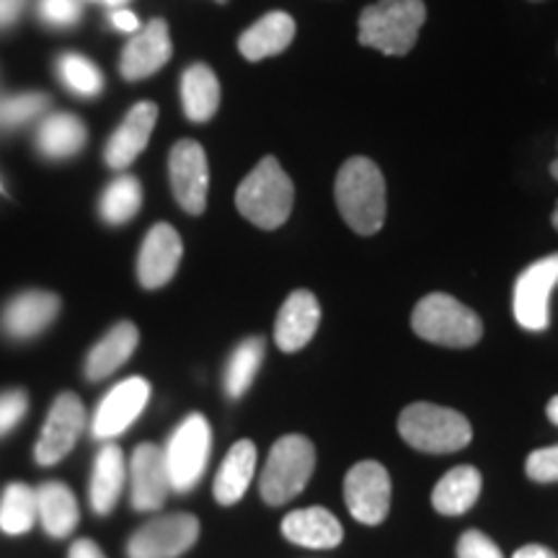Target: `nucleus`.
Listing matches in <instances>:
<instances>
[{
	"mask_svg": "<svg viewBox=\"0 0 558 558\" xmlns=\"http://www.w3.org/2000/svg\"><path fill=\"white\" fill-rule=\"evenodd\" d=\"M140 333L137 326L130 324V320H122V324L111 326V329L104 333V337L96 341L94 349L86 357V378L90 383H99L109 378L111 373H117L124 362L132 357V352L137 349Z\"/></svg>",
	"mask_w": 558,
	"mask_h": 558,
	"instance_id": "23",
	"label": "nucleus"
},
{
	"mask_svg": "<svg viewBox=\"0 0 558 558\" xmlns=\"http://www.w3.org/2000/svg\"><path fill=\"white\" fill-rule=\"evenodd\" d=\"M295 202V186L277 158H262V163L241 181L235 192V207L248 222L262 230L284 226Z\"/></svg>",
	"mask_w": 558,
	"mask_h": 558,
	"instance_id": "2",
	"label": "nucleus"
},
{
	"mask_svg": "<svg viewBox=\"0 0 558 558\" xmlns=\"http://www.w3.org/2000/svg\"><path fill=\"white\" fill-rule=\"evenodd\" d=\"M68 558H107V556H104V550L96 546L94 541L81 538V541H75L73 546H70Z\"/></svg>",
	"mask_w": 558,
	"mask_h": 558,
	"instance_id": "40",
	"label": "nucleus"
},
{
	"mask_svg": "<svg viewBox=\"0 0 558 558\" xmlns=\"http://www.w3.org/2000/svg\"><path fill=\"white\" fill-rule=\"evenodd\" d=\"M199 538V520L177 512L145 522L128 541L130 558H177L186 554Z\"/></svg>",
	"mask_w": 558,
	"mask_h": 558,
	"instance_id": "9",
	"label": "nucleus"
},
{
	"mask_svg": "<svg viewBox=\"0 0 558 558\" xmlns=\"http://www.w3.org/2000/svg\"><path fill=\"white\" fill-rule=\"evenodd\" d=\"M295 39V19L284 11H271L241 34L239 50L246 60L259 62L284 52Z\"/></svg>",
	"mask_w": 558,
	"mask_h": 558,
	"instance_id": "21",
	"label": "nucleus"
},
{
	"mask_svg": "<svg viewBox=\"0 0 558 558\" xmlns=\"http://www.w3.org/2000/svg\"><path fill=\"white\" fill-rule=\"evenodd\" d=\"M218 3H226V0H218Z\"/></svg>",
	"mask_w": 558,
	"mask_h": 558,
	"instance_id": "47",
	"label": "nucleus"
},
{
	"mask_svg": "<svg viewBox=\"0 0 558 558\" xmlns=\"http://www.w3.org/2000/svg\"><path fill=\"white\" fill-rule=\"evenodd\" d=\"M213 432L202 414H190L173 429L163 448L166 471H169L171 492L186 494L199 484L209 463Z\"/></svg>",
	"mask_w": 558,
	"mask_h": 558,
	"instance_id": "7",
	"label": "nucleus"
},
{
	"mask_svg": "<svg viewBox=\"0 0 558 558\" xmlns=\"http://www.w3.org/2000/svg\"><path fill=\"white\" fill-rule=\"evenodd\" d=\"M424 19L427 9L422 0H378L362 11L360 45L401 58L416 45Z\"/></svg>",
	"mask_w": 558,
	"mask_h": 558,
	"instance_id": "3",
	"label": "nucleus"
},
{
	"mask_svg": "<svg viewBox=\"0 0 558 558\" xmlns=\"http://www.w3.org/2000/svg\"><path fill=\"white\" fill-rule=\"evenodd\" d=\"M411 329L418 339L452 349L473 347L484 337V324L476 313L445 292H432L418 300L411 316Z\"/></svg>",
	"mask_w": 558,
	"mask_h": 558,
	"instance_id": "4",
	"label": "nucleus"
},
{
	"mask_svg": "<svg viewBox=\"0 0 558 558\" xmlns=\"http://www.w3.org/2000/svg\"><path fill=\"white\" fill-rule=\"evenodd\" d=\"M558 288V254L533 262L514 282L512 308L522 329L546 331L550 324V295Z\"/></svg>",
	"mask_w": 558,
	"mask_h": 558,
	"instance_id": "8",
	"label": "nucleus"
},
{
	"mask_svg": "<svg viewBox=\"0 0 558 558\" xmlns=\"http://www.w3.org/2000/svg\"><path fill=\"white\" fill-rule=\"evenodd\" d=\"M546 414H548L550 422H554L556 427H558V396H554V399L548 401V409H546Z\"/></svg>",
	"mask_w": 558,
	"mask_h": 558,
	"instance_id": "43",
	"label": "nucleus"
},
{
	"mask_svg": "<svg viewBox=\"0 0 558 558\" xmlns=\"http://www.w3.org/2000/svg\"><path fill=\"white\" fill-rule=\"evenodd\" d=\"M169 177L173 197L190 215H202L207 207L209 166L197 140H179L169 156Z\"/></svg>",
	"mask_w": 558,
	"mask_h": 558,
	"instance_id": "12",
	"label": "nucleus"
},
{
	"mask_svg": "<svg viewBox=\"0 0 558 558\" xmlns=\"http://www.w3.org/2000/svg\"><path fill=\"white\" fill-rule=\"evenodd\" d=\"M58 75L62 86H65L70 94L81 96V99H94V96H99L104 90L101 70L88 58H83V54H62L58 60Z\"/></svg>",
	"mask_w": 558,
	"mask_h": 558,
	"instance_id": "32",
	"label": "nucleus"
},
{
	"mask_svg": "<svg viewBox=\"0 0 558 558\" xmlns=\"http://www.w3.org/2000/svg\"><path fill=\"white\" fill-rule=\"evenodd\" d=\"M86 140V124L75 114H50L37 128V150L50 160H65L78 156Z\"/></svg>",
	"mask_w": 558,
	"mask_h": 558,
	"instance_id": "27",
	"label": "nucleus"
},
{
	"mask_svg": "<svg viewBox=\"0 0 558 558\" xmlns=\"http://www.w3.org/2000/svg\"><path fill=\"white\" fill-rule=\"evenodd\" d=\"M512 558H558L554 550L546 546H538V543H530V546H522Z\"/></svg>",
	"mask_w": 558,
	"mask_h": 558,
	"instance_id": "41",
	"label": "nucleus"
},
{
	"mask_svg": "<svg viewBox=\"0 0 558 558\" xmlns=\"http://www.w3.org/2000/svg\"><path fill=\"white\" fill-rule=\"evenodd\" d=\"M181 107L192 122H209L220 107V83L218 75L207 65L186 68L181 75Z\"/></svg>",
	"mask_w": 558,
	"mask_h": 558,
	"instance_id": "28",
	"label": "nucleus"
},
{
	"mask_svg": "<svg viewBox=\"0 0 558 558\" xmlns=\"http://www.w3.org/2000/svg\"><path fill=\"white\" fill-rule=\"evenodd\" d=\"M86 427V409L83 401L75 393H60L54 399L50 414H47L45 427L37 439V448H34V458L39 465H54L75 448L78 437Z\"/></svg>",
	"mask_w": 558,
	"mask_h": 558,
	"instance_id": "11",
	"label": "nucleus"
},
{
	"mask_svg": "<svg viewBox=\"0 0 558 558\" xmlns=\"http://www.w3.org/2000/svg\"><path fill=\"white\" fill-rule=\"evenodd\" d=\"M130 501L137 512H156L163 507L171 492L169 471H166L163 448L158 445H137L130 458Z\"/></svg>",
	"mask_w": 558,
	"mask_h": 558,
	"instance_id": "14",
	"label": "nucleus"
},
{
	"mask_svg": "<svg viewBox=\"0 0 558 558\" xmlns=\"http://www.w3.org/2000/svg\"><path fill=\"white\" fill-rule=\"evenodd\" d=\"M181 254L179 233L169 222H156L145 235L143 246H140L137 256V279L145 290H158L169 284L173 275H177Z\"/></svg>",
	"mask_w": 558,
	"mask_h": 558,
	"instance_id": "15",
	"label": "nucleus"
},
{
	"mask_svg": "<svg viewBox=\"0 0 558 558\" xmlns=\"http://www.w3.org/2000/svg\"><path fill=\"white\" fill-rule=\"evenodd\" d=\"M37 522V492L26 484H11L0 494V530L5 535L29 533Z\"/></svg>",
	"mask_w": 558,
	"mask_h": 558,
	"instance_id": "31",
	"label": "nucleus"
},
{
	"mask_svg": "<svg viewBox=\"0 0 558 558\" xmlns=\"http://www.w3.org/2000/svg\"><path fill=\"white\" fill-rule=\"evenodd\" d=\"M78 501L65 484L47 481L37 488V520L50 538H68L78 525Z\"/></svg>",
	"mask_w": 558,
	"mask_h": 558,
	"instance_id": "26",
	"label": "nucleus"
},
{
	"mask_svg": "<svg viewBox=\"0 0 558 558\" xmlns=\"http://www.w3.org/2000/svg\"><path fill=\"white\" fill-rule=\"evenodd\" d=\"M550 177H554V179L558 181V158L554 160V163H550Z\"/></svg>",
	"mask_w": 558,
	"mask_h": 558,
	"instance_id": "44",
	"label": "nucleus"
},
{
	"mask_svg": "<svg viewBox=\"0 0 558 558\" xmlns=\"http://www.w3.org/2000/svg\"><path fill=\"white\" fill-rule=\"evenodd\" d=\"M264 352H267V344H264L262 337L243 339L241 344L230 352L226 375H222V386H226L228 399H241V396L251 388V383L256 380V373H259L264 362Z\"/></svg>",
	"mask_w": 558,
	"mask_h": 558,
	"instance_id": "29",
	"label": "nucleus"
},
{
	"mask_svg": "<svg viewBox=\"0 0 558 558\" xmlns=\"http://www.w3.org/2000/svg\"><path fill=\"white\" fill-rule=\"evenodd\" d=\"M316 469V448L308 437L284 435L271 445L267 465L259 478L262 499L271 507L288 505L295 499L313 476Z\"/></svg>",
	"mask_w": 558,
	"mask_h": 558,
	"instance_id": "6",
	"label": "nucleus"
},
{
	"mask_svg": "<svg viewBox=\"0 0 558 558\" xmlns=\"http://www.w3.org/2000/svg\"><path fill=\"white\" fill-rule=\"evenodd\" d=\"M481 486H484V481H481V473L473 465H458V469L448 471L437 481L435 492H432V507L439 514L458 518V514H465L476 505Z\"/></svg>",
	"mask_w": 558,
	"mask_h": 558,
	"instance_id": "25",
	"label": "nucleus"
},
{
	"mask_svg": "<svg viewBox=\"0 0 558 558\" xmlns=\"http://www.w3.org/2000/svg\"><path fill=\"white\" fill-rule=\"evenodd\" d=\"M26 407H29V401H26L24 390H5V393H0V435H9L16 427L26 414Z\"/></svg>",
	"mask_w": 558,
	"mask_h": 558,
	"instance_id": "37",
	"label": "nucleus"
},
{
	"mask_svg": "<svg viewBox=\"0 0 558 558\" xmlns=\"http://www.w3.org/2000/svg\"><path fill=\"white\" fill-rule=\"evenodd\" d=\"M535 3H538V0H535Z\"/></svg>",
	"mask_w": 558,
	"mask_h": 558,
	"instance_id": "48",
	"label": "nucleus"
},
{
	"mask_svg": "<svg viewBox=\"0 0 558 558\" xmlns=\"http://www.w3.org/2000/svg\"><path fill=\"white\" fill-rule=\"evenodd\" d=\"M50 107L47 94H13L0 96V130H19L32 120L41 117V111Z\"/></svg>",
	"mask_w": 558,
	"mask_h": 558,
	"instance_id": "33",
	"label": "nucleus"
},
{
	"mask_svg": "<svg viewBox=\"0 0 558 558\" xmlns=\"http://www.w3.org/2000/svg\"><path fill=\"white\" fill-rule=\"evenodd\" d=\"M148 401L150 383L145 378H128L117 383L96 407L94 418H90V435L96 439L120 437L122 432H128L137 422Z\"/></svg>",
	"mask_w": 558,
	"mask_h": 558,
	"instance_id": "13",
	"label": "nucleus"
},
{
	"mask_svg": "<svg viewBox=\"0 0 558 558\" xmlns=\"http://www.w3.org/2000/svg\"><path fill=\"white\" fill-rule=\"evenodd\" d=\"M282 535L295 546L311 550H329L337 548L344 541V527L324 507H305L290 512L282 520Z\"/></svg>",
	"mask_w": 558,
	"mask_h": 558,
	"instance_id": "20",
	"label": "nucleus"
},
{
	"mask_svg": "<svg viewBox=\"0 0 558 558\" xmlns=\"http://www.w3.org/2000/svg\"><path fill=\"white\" fill-rule=\"evenodd\" d=\"M256 445L251 439H241L235 442L233 448L228 450L226 460L220 463L218 476H215L213 484V494L218 499V505L230 507V505H239L246 494V488L251 486L256 473Z\"/></svg>",
	"mask_w": 558,
	"mask_h": 558,
	"instance_id": "24",
	"label": "nucleus"
},
{
	"mask_svg": "<svg viewBox=\"0 0 558 558\" xmlns=\"http://www.w3.org/2000/svg\"><path fill=\"white\" fill-rule=\"evenodd\" d=\"M171 37L163 19H153L145 29H140L122 50L120 73L128 81H143L158 73L171 60Z\"/></svg>",
	"mask_w": 558,
	"mask_h": 558,
	"instance_id": "16",
	"label": "nucleus"
},
{
	"mask_svg": "<svg viewBox=\"0 0 558 558\" xmlns=\"http://www.w3.org/2000/svg\"><path fill=\"white\" fill-rule=\"evenodd\" d=\"M458 558H505L501 548L481 530H469L458 541Z\"/></svg>",
	"mask_w": 558,
	"mask_h": 558,
	"instance_id": "36",
	"label": "nucleus"
},
{
	"mask_svg": "<svg viewBox=\"0 0 558 558\" xmlns=\"http://www.w3.org/2000/svg\"><path fill=\"white\" fill-rule=\"evenodd\" d=\"M344 501L349 514L362 525H380L390 509V476L386 465L362 460L344 478Z\"/></svg>",
	"mask_w": 558,
	"mask_h": 558,
	"instance_id": "10",
	"label": "nucleus"
},
{
	"mask_svg": "<svg viewBox=\"0 0 558 558\" xmlns=\"http://www.w3.org/2000/svg\"><path fill=\"white\" fill-rule=\"evenodd\" d=\"M158 120V107L153 101H140L130 109V114L124 117V122L114 130V135L109 137L107 150H104V160H107L109 169L124 171L135 163V158L148 148V140L153 135Z\"/></svg>",
	"mask_w": 558,
	"mask_h": 558,
	"instance_id": "17",
	"label": "nucleus"
},
{
	"mask_svg": "<svg viewBox=\"0 0 558 558\" xmlns=\"http://www.w3.org/2000/svg\"><path fill=\"white\" fill-rule=\"evenodd\" d=\"M128 484V460L117 445H104L90 473L88 499L96 514H109Z\"/></svg>",
	"mask_w": 558,
	"mask_h": 558,
	"instance_id": "22",
	"label": "nucleus"
},
{
	"mask_svg": "<svg viewBox=\"0 0 558 558\" xmlns=\"http://www.w3.org/2000/svg\"><path fill=\"white\" fill-rule=\"evenodd\" d=\"M0 192H3V184H0Z\"/></svg>",
	"mask_w": 558,
	"mask_h": 558,
	"instance_id": "46",
	"label": "nucleus"
},
{
	"mask_svg": "<svg viewBox=\"0 0 558 558\" xmlns=\"http://www.w3.org/2000/svg\"><path fill=\"white\" fill-rule=\"evenodd\" d=\"M525 473L538 484H556L558 481V445L554 448L533 450L525 460Z\"/></svg>",
	"mask_w": 558,
	"mask_h": 558,
	"instance_id": "35",
	"label": "nucleus"
},
{
	"mask_svg": "<svg viewBox=\"0 0 558 558\" xmlns=\"http://www.w3.org/2000/svg\"><path fill=\"white\" fill-rule=\"evenodd\" d=\"M550 220H554V228L558 230V202H556V209H554V218H550Z\"/></svg>",
	"mask_w": 558,
	"mask_h": 558,
	"instance_id": "45",
	"label": "nucleus"
},
{
	"mask_svg": "<svg viewBox=\"0 0 558 558\" xmlns=\"http://www.w3.org/2000/svg\"><path fill=\"white\" fill-rule=\"evenodd\" d=\"M60 298L45 290H29L11 298L0 313V326L11 339L37 337L58 318Z\"/></svg>",
	"mask_w": 558,
	"mask_h": 558,
	"instance_id": "18",
	"label": "nucleus"
},
{
	"mask_svg": "<svg viewBox=\"0 0 558 558\" xmlns=\"http://www.w3.org/2000/svg\"><path fill=\"white\" fill-rule=\"evenodd\" d=\"M320 324V303L311 290H295L284 300L275 320V341L282 352H298L316 337Z\"/></svg>",
	"mask_w": 558,
	"mask_h": 558,
	"instance_id": "19",
	"label": "nucleus"
},
{
	"mask_svg": "<svg viewBox=\"0 0 558 558\" xmlns=\"http://www.w3.org/2000/svg\"><path fill=\"white\" fill-rule=\"evenodd\" d=\"M140 205H143V186L135 177L122 173L104 190L99 213L109 226H124L140 213Z\"/></svg>",
	"mask_w": 558,
	"mask_h": 558,
	"instance_id": "30",
	"label": "nucleus"
},
{
	"mask_svg": "<svg viewBox=\"0 0 558 558\" xmlns=\"http://www.w3.org/2000/svg\"><path fill=\"white\" fill-rule=\"evenodd\" d=\"M88 3H99V5H104V9L114 11V9H124V5H128L130 0H88Z\"/></svg>",
	"mask_w": 558,
	"mask_h": 558,
	"instance_id": "42",
	"label": "nucleus"
},
{
	"mask_svg": "<svg viewBox=\"0 0 558 558\" xmlns=\"http://www.w3.org/2000/svg\"><path fill=\"white\" fill-rule=\"evenodd\" d=\"M333 197L341 218L357 235L378 233L386 222V179L369 158H349L341 166Z\"/></svg>",
	"mask_w": 558,
	"mask_h": 558,
	"instance_id": "1",
	"label": "nucleus"
},
{
	"mask_svg": "<svg viewBox=\"0 0 558 558\" xmlns=\"http://www.w3.org/2000/svg\"><path fill=\"white\" fill-rule=\"evenodd\" d=\"M37 16L52 29H70L83 16V0H37Z\"/></svg>",
	"mask_w": 558,
	"mask_h": 558,
	"instance_id": "34",
	"label": "nucleus"
},
{
	"mask_svg": "<svg viewBox=\"0 0 558 558\" xmlns=\"http://www.w3.org/2000/svg\"><path fill=\"white\" fill-rule=\"evenodd\" d=\"M399 435L414 450L422 452H458L471 442V422L460 411L437 403H411L399 416Z\"/></svg>",
	"mask_w": 558,
	"mask_h": 558,
	"instance_id": "5",
	"label": "nucleus"
},
{
	"mask_svg": "<svg viewBox=\"0 0 558 558\" xmlns=\"http://www.w3.org/2000/svg\"><path fill=\"white\" fill-rule=\"evenodd\" d=\"M26 0H0V29H11L21 19Z\"/></svg>",
	"mask_w": 558,
	"mask_h": 558,
	"instance_id": "39",
	"label": "nucleus"
},
{
	"mask_svg": "<svg viewBox=\"0 0 558 558\" xmlns=\"http://www.w3.org/2000/svg\"><path fill=\"white\" fill-rule=\"evenodd\" d=\"M109 24L114 26L117 32H124V34H137L140 32V21L130 9H114V11H111L109 13Z\"/></svg>",
	"mask_w": 558,
	"mask_h": 558,
	"instance_id": "38",
	"label": "nucleus"
}]
</instances>
